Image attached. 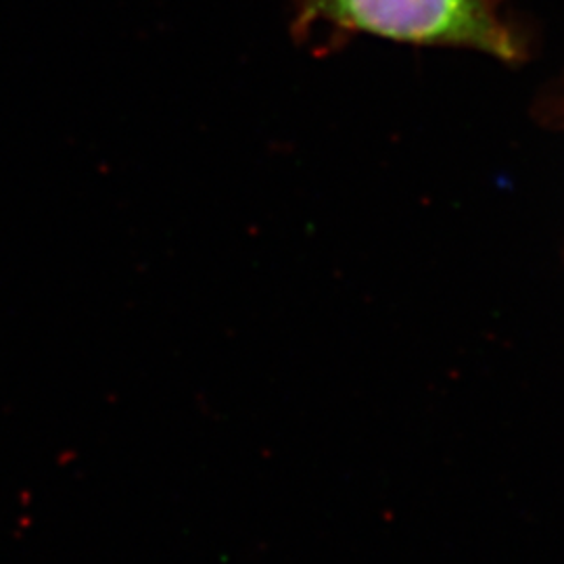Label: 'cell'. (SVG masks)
I'll return each instance as SVG.
<instances>
[{
  "mask_svg": "<svg viewBox=\"0 0 564 564\" xmlns=\"http://www.w3.org/2000/svg\"><path fill=\"white\" fill-rule=\"evenodd\" d=\"M305 18L393 41L470 46L506 61L519 55L491 0H307Z\"/></svg>",
  "mask_w": 564,
  "mask_h": 564,
  "instance_id": "cell-1",
  "label": "cell"
}]
</instances>
